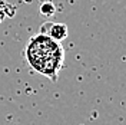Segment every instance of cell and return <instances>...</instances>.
I'll list each match as a JSON object with an SVG mask.
<instances>
[{"instance_id": "cell-3", "label": "cell", "mask_w": 126, "mask_h": 125, "mask_svg": "<svg viewBox=\"0 0 126 125\" xmlns=\"http://www.w3.org/2000/svg\"><path fill=\"white\" fill-rule=\"evenodd\" d=\"M16 9L13 6H10L9 3H6L4 0H0V19L3 20L4 17H12L15 16Z\"/></svg>"}, {"instance_id": "cell-1", "label": "cell", "mask_w": 126, "mask_h": 125, "mask_svg": "<svg viewBox=\"0 0 126 125\" xmlns=\"http://www.w3.org/2000/svg\"><path fill=\"white\" fill-rule=\"evenodd\" d=\"M24 56L33 70L53 82L57 81V75L64 61V50L60 46V42H56L39 32L27 42Z\"/></svg>"}, {"instance_id": "cell-4", "label": "cell", "mask_w": 126, "mask_h": 125, "mask_svg": "<svg viewBox=\"0 0 126 125\" xmlns=\"http://www.w3.org/2000/svg\"><path fill=\"white\" fill-rule=\"evenodd\" d=\"M40 12H42V15H45V16H50V15L55 13V6L52 3L46 1V3H43L40 6Z\"/></svg>"}, {"instance_id": "cell-5", "label": "cell", "mask_w": 126, "mask_h": 125, "mask_svg": "<svg viewBox=\"0 0 126 125\" xmlns=\"http://www.w3.org/2000/svg\"><path fill=\"white\" fill-rule=\"evenodd\" d=\"M0 23H1V19H0Z\"/></svg>"}, {"instance_id": "cell-2", "label": "cell", "mask_w": 126, "mask_h": 125, "mask_svg": "<svg viewBox=\"0 0 126 125\" xmlns=\"http://www.w3.org/2000/svg\"><path fill=\"white\" fill-rule=\"evenodd\" d=\"M40 33L46 35L49 38H52L56 42H62L63 39L67 38V26L64 23H56V22H46L42 24L40 27Z\"/></svg>"}]
</instances>
